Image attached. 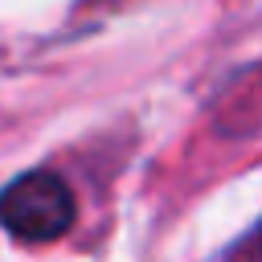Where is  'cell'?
<instances>
[{
	"instance_id": "6da1fadb",
	"label": "cell",
	"mask_w": 262,
	"mask_h": 262,
	"mask_svg": "<svg viewBox=\"0 0 262 262\" xmlns=\"http://www.w3.org/2000/svg\"><path fill=\"white\" fill-rule=\"evenodd\" d=\"M0 225L16 242H57L74 225V192L53 172H25L0 192Z\"/></svg>"
},
{
	"instance_id": "7a4b0ae2",
	"label": "cell",
	"mask_w": 262,
	"mask_h": 262,
	"mask_svg": "<svg viewBox=\"0 0 262 262\" xmlns=\"http://www.w3.org/2000/svg\"><path fill=\"white\" fill-rule=\"evenodd\" d=\"M258 250H262V237H258Z\"/></svg>"
}]
</instances>
